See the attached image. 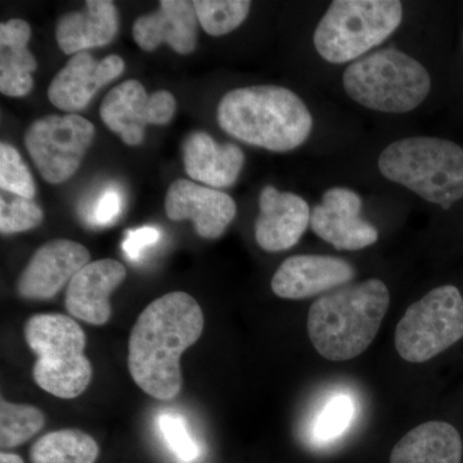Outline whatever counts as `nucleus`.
Listing matches in <instances>:
<instances>
[{
    "instance_id": "f257e3e1",
    "label": "nucleus",
    "mask_w": 463,
    "mask_h": 463,
    "mask_svg": "<svg viewBox=\"0 0 463 463\" xmlns=\"http://www.w3.org/2000/svg\"><path fill=\"white\" fill-rule=\"evenodd\" d=\"M203 309L187 292H169L146 307L134 325L128 367L149 397L172 401L181 394L183 353L203 335Z\"/></svg>"
},
{
    "instance_id": "f03ea898",
    "label": "nucleus",
    "mask_w": 463,
    "mask_h": 463,
    "mask_svg": "<svg viewBox=\"0 0 463 463\" xmlns=\"http://www.w3.org/2000/svg\"><path fill=\"white\" fill-rule=\"evenodd\" d=\"M218 123L246 145L288 152L309 138L313 116L288 88L258 85L228 91L219 103Z\"/></svg>"
},
{
    "instance_id": "7ed1b4c3",
    "label": "nucleus",
    "mask_w": 463,
    "mask_h": 463,
    "mask_svg": "<svg viewBox=\"0 0 463 463\" xmlns=\"http://www.w3.org/2000/svg\"><path fill=\"white\" fill-rule=\"evenodd\" d=\"M390 295L380 279L341 286L317 298L307 316V334L328 361H349L373 344L389 309Z\"/></svg>"
},
{
    "instance_id": "20e7f679",
    "label": "nucleus",
    "mask_w": 463,
    "mask_h": 463,
    "mask_svg": "<svg viewBox=\"0 0 463 463\" xmlns=\"http://www.w3.org/2000/svg\"><path fill=\"white\" fill-rule=\"evenodd\" d=\"M377 164L388 181L443 209L463 199V148L448 139H399L381 152Z\"/></svg>"
},
{
    "instance_id": "39448f33",
    "label": "nucleus",
    "mask_w": 463,
    "mask_h": 463,
    "mask_svg": "<svg viewBox=\"0 0 463 463\" xmlns=\"http://www.w3.org/2000/svg\"><path fill=\"white\" fill-rule=\"evenodd\" d=\"M30 349L38 356L33 381L61 399H74L90 386L93 368L85 356L87 337L71 318L57 313L30 317L24 327Z\"/></svg>"
},
{
    "instance_id": "423d86ee",
    "label": "nucleus",
    "mask_w": 463,
    "mask_h": 463,
    "mask_svg": "<svg viewBox=\"0 0 463 463\" xmlns=\"http://www.w3.org/2000/svg\"><path fill=\"white\" fill-rule=\"evenodd\" d=\"M343 83L356 103L386 114L412 111L431 90L428 70L394 47L356 60L344 71Z\"/></svg>"
},
{
    "instance_id": "0eeeda50",
    "label": "nucleus",
    "mask_w": 463,
    "mask_h": 463,
    "mask_svg": "<svg viewBox=\"0 0 463 463\" xmlns=\"http://www.w3.org/2000/svg\"><path fill=\"white\" fill-rule=\"evenodd\" d=\"M402 20L398 0H336L316 27V51L330 63L352 62L383 44Z\"/></svg>"
},
{
    "instance_id": "6e6552de",
    "label": "nucleus",
    "mask_w": 463,
    "mask_h": 463,
    "mask_svg": "<svg viewBox=\"0 0 463 463\" xmlns=\"http://www.w3.org/2000/svg\"><path fill=\"white\" fill-rule=\"evenodd\" d=\"M463 337V298L452 285L440 286L408 307L395 330L399 355L423 364Z\"/></svg>"
},
{
    "instance_id": "1a4fd4ad",
    "label": "nucleus",
    "mask_w": 463,
    "mask_h": 463,
    "mask_svg": "<svg viewBox=\"0 0 463 463\" xmlns=\"http://www.w3.org/2000/svg\"><path fill=\"white\" fill-rule=\"evenodd\" d=\"M96 136L83 116L50 115L33 121L25 133V147L42 178L51 184L69 181Z\"/></svg>"
},
{
    "instance_id": "9d476101",
    "label": "nucleus",
    "mask_w": 463,
    "mask_h": 463,
    "mask_svg": "<svg viewBox=\"0 0 463 463\" xmlns=\"http://www.w3.org/2000/svg\"><path fill=\"white\" fill-rule=\"evenodd\" d=\"M176 100L170 91L157 90L148 96L138 80H125L109 91L100 105L99 115L124 143L138 146L147 125H165L175 114Z\"/></svg>"
},
{
    "instance_id": "9b49d317",
    "label": "nucleus",
    "mask_w": 463,
    "mask_h": 463,
    "mask_svg": "<svg viewBox=\"0 0 463 463\" xmlns=\"http://www.w3.org/2000/svg\"><path fill=\"white\" fill-rule=\"evenodd\" d=\"M364 201L354 191L331 188L312 210L310 227L340 251H358L379 240V231L361 218Z\"/></svg>"
},
{
    "instance_id": "f8f14e48",
    "label": "nucleus",
    "mask_w": 463,
    "mask_h": 463,
    "mask_svg": "<svg viewBox=\"0 0 463 463\" xmlns=\"http://www.w3.org/2000/svg\"><path fill=\"white\" fill-rule=\"evenodd\" d=\"M90 263V254L81 243L53 240L35 252L17 281V292L26 300H48L56 297Z\"/></svg>"
},
{
    "instance_id": "ddd939ff",
    "label": "nucleus",
    "mask_w": 463,
    "mask_h": 463,
    "mask_svg": "<svg viewBox=\"0 0 463 463\" xmlns=\"http://www.w3.org/2000/svg\"><path fill=\"white\" fill-rule=\"evenodd\" d=\"M165 210L174 222L190 219L197 234L206 240L219 239L237 214L236 203L230 194L187 179L170 185Z\"/></svg>"
},
{
    "instance_id": "4468645a",
    "label": "nucleus",
    "mask_w": 463,
    "mask_h": 463,
    "mask_svg": "<svg viewBox=\"0 0 463 463\" xmlns=\"http://www.w3.org/2000/svg\"><path fill=\"white\" fill-rule=\"evenodd\" d=\"M123 58L111 54L96 61L88 52H80L70 58L48 88L52 105L62 111H81L90 105L94 94L123 74Z\"/></svg>"
},
{
    "instance_id": "2eb2a0df",
    "label": "nucleus",
    "mask_w": 463,
    "mask_h": 463,
    "mask_svg": "<svg viewBox=\"0 0 463 463\" xmlns=\"http://www.w3.org/2000/svg\"><path fill=\"white\" fill-rule=\"evenodd\" d=\"M354 276V268L343 259L294 255L286 259L274 273L272 289L279 298L303 300L339 288Z\"/></svg>"
},
{
    "instance_id": "dca6fc26",
    "label": "nucleus",
    "mask_w": 463,
    "mask_h": 463,
    "mask_svg": "<svg viewBox=\"0 0 463 463\" xmlns=\"http://www.w3.org/2000/svg\"><path fill=\"white\" fill-rule=\"evenodd\" d=\"M259 214L255 222V239L268 252L294 248L310 224L309 205L292 192H279L267 185L259 197Z\"/></svg>"
},
{
    "instance_id": "f3484780",
    "label": "nucleus",
    "mask_w": 463,
    "mask_h": 463,
    "mask_svg": "<svg viewBox=\"0 0 463 463\" xmlns=\"http://www.w3.org/2000/svg\"><path fill=\"white\" fill-rule=\"evenodd\" d=\"M125 279L127 269L118 260L90 261L67 286V312L90 325H106L111 318L109 297Z\"/></svg>"
},
{
    "instance_id": "a211bd4d",
    "label": "nucleus",
    "mask_w": 463,
    "mask_h": 463,
    "mask_svg": "<svg viewBox=\"0 0 463 463\" xmlns=\"http://www.w3.org/2000/svg\"><path fill=\"white\" fill-rule=\"evenodd\" d=\"M197 24L194 2L161 0L156 12L137 18L133 38L146 52L166 43L176 53L190 54L196 50Z\"/></svg>"
},
{
    "instance_id": "6ab92c4d",
    "label": "nucleus",
    "mask_w": 463,
    "mask_h": 463,
    "mask_svg": "<svg viewBox=\"0 0 463 463\" xmlns=\"http://www.w3.org/2000/svg\"><path fill=\"white\" fill-rule=\"evenodd\" d=\"M183 164L191 179L212 188H227L239 179L245 154L233 143L219 145L206 132L191 133L182 147Z\"/></svg>"
},
{
    "instance_id": "aec40b11",
    "label": "nucleus",
    "mask_w": 463,
    "mask_h": 463,
    "mask_svg": "<svg viewBox=\"0 0 463 463\" xmlns=\"http://www.w3.org/2000/svg\"><path fill=\"white\" fill-rule=\"evenodd\" d=\"M118 33V12L109 0H90L84 11L65 14L56 26L58 45L67 56L105 47Z\"/></svg>"
},
{
    "instance_id": "412c9836",
    "label": "nucleus",
    "mask_w": 463,
    "mask_h": 463,
    "mask_svg": "<svg viewBox=\"0 0 463 463\" xmlns=\"http://www.w3.org/2000/svg\"><path fill=\"white\" fill-rule=\"evenodd\" d=\"M30 38L32 27L20 18L0 25V91L5 96L20 99L33 90L38 62L27 48Z\"/></svg>"
},
{
    "instance_id": "4be33fe9",
    "label": "nucleus",
    "mask_w": 463,
    "mask_h": 463,
    "mask_svg": "<svg viewBox=\"0 0 463 463\" xmlns=\"http://www.w3.org/2000/svg\"><path fill=\"white\" fill-rule=\"evenodd\" d=\"M462 440L455 426L430 421L417 426L395 444L390 463H461Z\"/></svg>"
},
{
    "instance_id": "5701e85b",
    "label": "nucleus",
    "mask_w": 463,
    "mask_h": 463,
    "mask_svg": "<svg viewBox=\"0 0 463 463\" xmlns=\"http://www.w3.org/2000/svg\"><path fill=\"white\" fill-rule=\"evenodd\" d=\"M99 456L96 440L78 429L50 432L30 449L33 463H94Z\"/></svg>"
},
{
    "instance_id": "b1692460",
    "label": "nucleus",
    "mask_w": 463,
    "mask_h": 463,
    "mask_svg": "<svg viewBox=\"0 0 463 463\" xmlns=\"http://www.w3.org/2000/svg\"><path fill=\"white\" fill-rule=\"evenodd\" d=\"M45 416L38 407L30 404L0 402V447L16 448L35 437L44 428Z\"/></svg>"
},
{
    "instance_id": "393cba45",
    "label": "nucleus",
    "mask_w": 463,
    "mask_h": 463,
    "mask_svg": "<svg viewBox=\"0 0 463 463\" xmlns=\"http://www.w3.org/2000/svg\"><path fill=\"white\" fill-rule=\"evenodd\" d=\"M197 20L203 32L222 36L242 25L248 17L251 2L249 0H196L194 2Z\"/></svg>"
},
{
    "instance_id": "a878e982",
    "label": "nucleus",
    "mask_w": 463,
    "mask_h": 463,
    "mask_svg": "<svg viewBox=\"0 0 463 463\" xmlns=\"http://www.w3.org/2000/svg\"><path fill=\"white\" fill-rule=\"evenodd\" d=\"M0 188L3 192L33 200L35 183L20 152L9 143L0 145Z\"/></svg>"
},
{
    "instance_id": "bb28decb",
    "label": "nucleus",
    "mask_w": 463,
    "mask_h": 463,
    "mask_svg": "<svg viewBox=\"0 0 463 463\" xmlns=\"http://www.w3.org/2000/svg\"><path fill=\"white\" fill-rule=\"evenodd\" d=\"M44 213L33 200L2 194L0 199V232L3 234L20 233L42 224Z\"/></svg>"
},
{
    "instance_id": "cd10ccee",
    "label": "nucleus",
    "mask_w": 463,
    "mask_h": 463,
    "mask_svg": "<svg viewBox=\"0 0 463 463\" xmlns=\"http://www.w3.org/2000/svg\"><path fill=\"white\" fill-rule=\"evenodd\" d=\"M355 414L353 399L345 394L336 395L328 402L319 413L313 428V434L319 443H328L341 437Z\"/></svg>"
},
{
    "instance_id": "c85d7f7f",
    "label": "nucleus",
    "mask_w": 463,
    "mask_h": 463,
    "mask_svg": "<svg viewBox=\"0 0 463 463\" xmlns=\"http://www.w3.org/2000/svg\"><path fill=\"white\" fill-rule=\"evenodd\" d=\"M158 426L167 446L183 462H194L200 457V447L188 431L187 423L178 414L166 413L158 419Z\"/></svg>"
},
{
    "instance_id": "c756f323",
    "label": "nucleus",
    "mask_w": 463,
    "mask_h": 463,
    "mask_svg": "<svg viewBox=\"0 0 463 463\" xmlns=\"http://www.w3.org/2000/svg\"><path fill=\"white\" fill-rule=\"evenodd\" d=\"M123 210V197L120 191L109 188L99 194L94 203L93 209L88 215V222L99 227H106L115 223Z\"/></svg>"
},
{
    "instance_id": "7c9ffc66",
    "label": "nucleus",
    "mask_w": 463,
    "mask_h": 463,
    "mask_svg": "<svg viewBox=\"0 0 463 463\" xmlns=\"http://www.w3.org/2000/svg\"><path fill=\"white\" fill-rule=\"evenodd\" d=\"M161 239V232L155 227H142L138 230L128 231L123 242V250L128 259L137 263L145 257L152 246Z\"/></svg>"
},
{
    "instance_id": "2f4dec72",
    "label": "nucleus",
    "mask_w": 463,
    "mask_h": 463,
    "mask_svg": "<svg viewBox=\"0 0 463 463\" xmlns=\"http://www.w3.org/2000/svg\"><path fill=\"white\" fill-rule=\"evenodd\" d=\"M0 463H25L20 456L14 453L2 452L0 455Z\"/></svg>"
}]
</instances>
